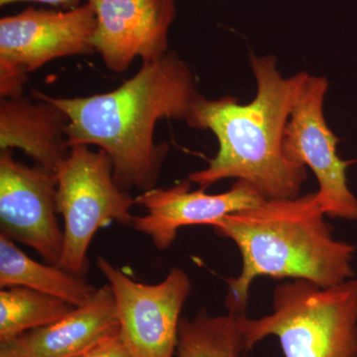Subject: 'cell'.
<instances>
[{"mask_svg":"<svg viewBox=\"0 0 357 357\" xmlns=\"http://www.w3.org/2000/svg\"><path fill=\"white\" fill-rule=\"evenodd\" d=\"M48 96L69 117L67 146L95 145L114 165L121 189L141 192L156 188L169 153L167 142L157 144L155 128L162 119H177L194 128L195 114L204 96L194 74L177 54L168 52L109 93L79 98Z\"/></svg>","mask_w":357,"mask_h":357,"instance_id":"obj_1","label":"cell"},{"mask_svg":"<svg viewBox=\"0 0 357 357\" xmlns=\"http://www.w3.org/2000/svg\"><path fill=\"white\" fill-rule=\"evenodd\" d=\"M256 81L255 100L241 105L236 98H203L195 114L194 128L213 131L218 151L208 166L188 180L203 189L225 178L243 181L265 199L300 196L306 166L286 157L284 132L303 84L310 74L283 77L273 55L250 54Z\"/></svg>","mask_w":357,"mask_h":357,"instance_id":"obj_2","label":"cell"},{"mask_svg":"<svg viewBox=\"0 0 357 357\" xmlns=\"http://www.w3.org/2000/svg\"><path fill=\"white\" fill-rule=\"evenodd\" d=\"M325 217L317 192H311L265 199L213 223L218 236L234 241L243 258L241 274L227 281L229 312H245L249 289L258 277L303 279L321 287L354 278L356 246L335 239Z\"/></svg>","mask_w":357,"mask_h":357,"instance_id":"obj_3","label":"cell"},{"mask_svg":"<svg viewBox=\"0 0 357 357\" xmlns=\"http://www.w3.org/2000/svg\"><path fill=\"white\" fill-rule=\"evenodd\" d=\"M272 307L259 319L236 314L245 351L273 335L285 357H357V278L331 287L284 282Z\"/></svg>","mask_w":357,"mask_h":357,"instance_id":"obj_4","label":"cell"},{"mask_svg":"<svg viewBox=\"0 0 357 357\" xmlns=\"http://www.w3.org/2000/svg\"><path fill=\"white\" fill-rule=\"evenodd\" d=\"M57 213L64 220V248L58 266L72 273L89 270L88 249L98 230L116 222L132 227L136 199L117 185L103 150L75 145L57 170Z\"/></svg>","mask_w":357,"mask_h":357,"instance_id":"obj_5","label":"cell"},{"mask_svg":"<svg viewBox=\"0 0 357 357\" xmlns=\"http://www.w3.org/2000/svg\"><path fill=\"white\" fill-rule=\"evenodd\" d=\"M95 13L88 3L67 11L29 7L0 20V96L23 95L28 74L56 59L96 53Z\"/></svg>","mask_w":357,"mask_h":357,"instance_id":"obj_6","label":"cell"},{"mask_svg":"<svg viewBox=\"0 0 357 357\" xmlns=\"http://www.w3.org/2000/svg\"><path fill=\"white\" fill-rule=\"evenodd\" d=\"M96 265L114 292L119 335L135 357H174L181 312L191 293L189 275L173 268L158 284L129 278L103 256Z\"/></svg>","mask_w":357,"mask_h":357,"instance_id":"obj_7","label":"cell"},{"mask_svg":"<svg viewBox=\"0 0 357 357\" xmlns=\"http://www.w3.org/2000/svg\"><path fill=\"white\" fill-rule=\"evenodd\" d=\"M328 89L326 77H307L286 126L284 153L316 175L317 196L326 217L356 220L357 198L349 189L347 176L351 162L338 156V138L326 121L324 105Z\"/></svg>","mask_w":357,"mask_h":357,"instance_id":"obj_8","label":"cell"},{"mask_svg":"<svg viewBox=\"0 0 357 357\" xmlns=\"http://www.w3.org/2000/svg\"><path fill=\"white\" fill-rule=\"evenodd\" d=\"M57 175L0 153V234L29 246L50 264L59 265L64 231L58 225Z\"/></svg>","mask_w":357,"mask_h":357,"instance_id":"obj_9","label":"cell"},{"mask_svg":"<svg viewBox=\"0 0 357 357\" xmlns=\"http://www.w3.org/2000/svg\"><path fill=\"white\" fill-rule=\"evenodd\" d=\"M96 20V53L112 72L123 73L136 59L151 62L169 52L175 0H86Z\"/></svg>","mask_w":357,"mask_h":357,"instance_id":"obj_10","label":"cell"},{"mask_svg":"<svg viewBox=\"0 0 357 357\" xmlns=\"http://www.w3.org/2000/svg\"><path fill=\"white\" fill-rule=\"evenodd\" d=\"M135 199L146 213L135 215L132 227L149 236L160 250L171 248L182 227L198 225L211 227L229 213L255 208L267 199L243 181H236L229 191L211 195L203 188L192 191L190 180L170 188H154L141 192Z\"/></svg>","mask_w":357,"mask_h":357,"instance_id":"obj_11","label":"cell"},{"mask_svg":"<svg viewBox=\"0 0 357 357\" xmlns=\"http://www.w3.org/2000/svg\"><path fill=\"white\" fill-rule=\"evenodd\" d=\"M35 100L24 96L1 98L0 150H22L37 166L57 173L69 148V117L48 96L34 91Z\"/></svg>","mask_w":357,"mask_h":357,"instance_id":"obj_12","label":"cell"},{"mask_svg":"<svg viewBox=\"0 0 357 357\" xmlns=\"http://www.w3.org/2000/svg\"><path fill=\"white\" fill-rule=\"evenodd\" d=\"M119 333L114 295L107 283L64 318L18 338L36 357H79Z\"/></svg>","mask_w":357,"mask_h":357,"instance_id":"obj_13","label":"cell"},{"mask_svg":"<svg viewBox=\"0 0 357 357\" xmlns=\"http://www.w3.org/2000/svg\"><path fill=\"white\" fill-rule=\"evenodd\" d=\"M16 286L48 294L74 307L86 304L98 290L81 275L58 265L35 261L0 234V287Z\"/></svg>","mask_w":357,"mask_h":357,"instance_id":"obj_14","label":"cell"},{"mask_svg":"<svg viewBox=\"0 0 357 357\" xmlns=\"http://www.w3.org/2000/svg\"><path fill=\"white\" fill-rule=\"evenodd\" d=\"M245 352L237 314L211 316L202 310L195 318H182L177 357H241Z\"/></svg>","mask_w":357,"mask_h":357,"instance_id":"obj_15","label":"cell"},{"mask_svg":"<svg viewBox=\"0 0 357 357\" xmlns=\"http://www.w3.org/2000/svg\"><path fill=\"white\" fill-rule=\"evenodd\" d=\"M74 307L65 301L33 289L18 286L1 289L0 342L52 325Z\"/></svg>","mask_w":357,"mask_h":357,"instance_id":"obj_16","label":"cell"},{"mask_svg":"<svg viewBox=\"0 0 357 357\" xmlns=\"http://www.w3.org/2000/svg\"><path fill=\"white\" fill-rule=\"evenodd\" d=\"M79 357H135L124 344L121 335H114Z\"/></svg>","mask_w":357,"mask_h":357,"instance_id":"obj_17","label":"cell"},{"mask_svg":"<svg viewBox=\"0 0 357 357\" xmlns=\"http://www.w3.org/2000/svg\"><path fill=\"white\" fill-rule=\"evenodd\" d=\"M0 357H36L20 338L0 342Z\"/></svg>","mask_w":357,"mask_h":357,"instance_id":"obj_18","label":"cell"},{"mask_svg":"<svg viewBox=\"0 0 357 357\" xmlns=\"http://www.w3.org/2000/svg\"><path fill=\"white\" fill-rule=\"evenodd\" d=\"M22 1L38 2V3L50 4V6H70L74 8L75 6L79 3V0H0V6H6L8 4Z\"/></svg>","mask_w":357,"mask_h":357,"instance_id":"obj_19","label":"cell"}]
</instances>
